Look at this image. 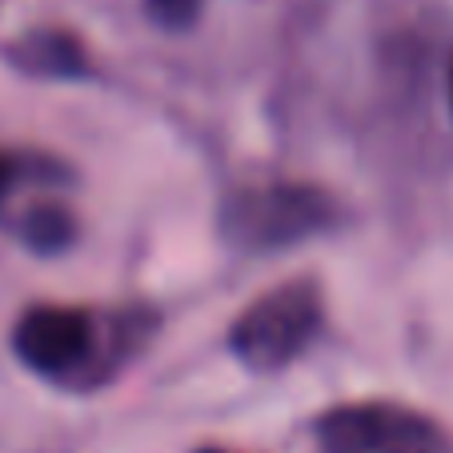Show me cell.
Segmentation results:
<instances>
[{"mask_svg":"<svg viewBox=\"0 0 453 453\" xmlns=\"http://www.w3.org/2000/svg\"><path fill=\"white\" fill-rule=\"evenodd\" d=\"M157 313L145 305L93 309L41 301L12 326V353L33 377L57 389H104L145 349Z\"/></svg>","mask_w":453,"mask_h":453,"instance_id":"1","label":"cell"},{"mask_svg":"<svg viewBox=\"0 0 453 453\" xmlns=\"http://www.w3.org/2000/svg\"><path fill=\"white\" fill-rule=\"evenodd\" d=\"M345 209L313 180H249L217 205V237L241 257H269L342 229Z\"/></svg>","mask_w":453,"mask_h":453,"instance_id":"2","label":"cell"},{"mask_svg":"<svg viewBox=\"0 0 453 453\" xmlns=\"http://www.w3.org/2000/svg\"><path fill=\"white\" fill-rule=\"evenodd\" d=\"M326 329V297L309 277L253 297L229 326V353L249 373H281L309 353Z\"/></svg>","mask_w":453,"mask_h":453,"instance_id":"3","label":"cell"},{"mask_svg":"<svg viewBox=\"0 0 453 453\" xmlns=\"http://www.w3.org/2000/svg\"><path fill=\"white\" fill-rule=\"evenodd\" d=\"M326 453H453V437L426 410L402 402H342L313 418Z\"/></svg>","mask_w":453,"mask_h":453,"instance_id":"4","label":"cell"},{"mask_svg":"<svg viewBox=\"0 0 453 453\" xmlns=\"http://www.w3.org/2000/svg\"><path fill=\"white\" fill-rule=\"evenodd\" d=\"M4 65L20 77L33 81H65V85H77V81H93L96 65L88 57L85 41L69 28H28L17 41H9L0 49Z\"/></svg>","mask_w":453,"mask_h":453,"instance_id":"5","label":"cell"},{"mask_svg":"<svg viewBox=\"0 0 453 453\" xmlns=\"http://www.w3.org/2000/svg\"><path fill=\"white\" fill-rule=\"evenodd\" d=\"M12 233H17V241L28 253L60 257L77 241V217H73L69 205H60V201H36V205H28L12 221Z\"/></svg>","mask_w":453,"mask_h":453,"instance_id":"6","label":"cell"},{"mask_svg":"<svg viewBox=\"0 0 453 453\" xmlns=\"http://www.w3.org/2000/svg\"><path fill=\"white\" fill-rule=\"evenodd\" d=\"M73 173L57 157H36V153H0V209L4 201L25 185H65Z\"/></svg>","mask_w":453,"mask_h":453,"instance_id":"7","label":"cell"},{"mask_svg":"<svg viewBox=\"0 0 453 453\" xmlns=\"http://www.w3.org/2000/svg\"><path fill=\"white\" fill-rule=\"evenodd\" d=\"M145 12L165 33H185V28H193L201 20L205 0H145Z\"/></svg>","mask_w":453,"mask_h":453,"instance_id":"8","label":"cell"},{"mask_svg":"<svg viewBox=\"0 0 453 453\" xmlns=\"http://www.w3.org/2000/svg\"><path fill=\"white\" fill-rule=\"evenodd\" d=\"M445 101H449V117H453V52H449V65H445Z\"/></svg>","mask_w":453,"mask_h":453,"instance_id":"9","label":"cell"},{"mask_svg":"<svg viewBox=\"0 0 453 453\" xmlns=\"http://www.w3.org/2000/svg\"><path fill=\"white\" fill-rule=\"evenodd\" d=\"M193 453H233V449H221V445H201V449H193Z\"/></svg>","mask_w":453,"mask_h":453,"instance_id":"10","label":"cell"}]
</instances>
